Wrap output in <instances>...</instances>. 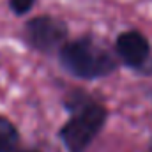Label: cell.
Instances as JSON below:
<instances>
[{
  "mask_svg": "<svg viewBox=\"0 0 152 152\" xmlns=\"http://www.w3.org/2000/svg\"><path fill=\"white\" fill-rule=\"evenodd\" d=\"M62 69L76 80L94 81L113 75L118 60L106 46L92 36L67 39L57 51Z\"/></svg>",
  "mask_w": 152,
  "mask_h": 152,
  "instance_id": "obj_1",
  "label": "cell"
},
{
  "mask_svg": "<svg viewBox=\"0 0 152 152\" xmlns=\"http://www.w3.org/2000/svg\"><path fill=\"white\" fill-rule=\"evenodd\" d=\"M69 113L71 117L58 129V140L67 152H85L104 129L108 108L92 97Z\"/></svg>",
  "mask_w": 152,
  "mask_h": 152,
  "instance_id": "obj_2",
  "label": "cell"
},
{
  "mask_svg": "<svg viewBox=\"0 0 152 152\" xmlns=\"http://www.w3.org/2000/svg\"><path fill=\"white\" fill-rule=\"evenodd\" d=\"M21 39L30 50L42 55H53L69 39V27L58 16L37 14L25 21Z\"/></svg>",
  "mask_w": 152,
  "mask_h": 152,
  "instance_id": "obj_3",
  "label": "cell"
},
{
  "mask_svg": "<svg viewBox=\"0 0 152 152\" xmlns=\"http://www.w3.org/2000/svg\"><path fill=\"white\" fill-rule=\"evenodd\" d=\"M113 53L118 62L133 71L145 69L152 55V46L147 36L136 28L120 32L113 42Z\"/></svg>",
  "mask_w": 152,
  "mask_h": 152,
  "instance_id": "obj_4",
  "label": "cell"
},
{
  "mask_svg": "<svg viewBox=\"0 0 152 152\" xmlns=\"http://www.w3.org/2000/svg\"><path fill=\"white\" fill-rule=\"evenodd\" d=\"M20 147V131L7 118L0 115V152H14Z\"/></svg>",
  "mask_w": 152,
  "mask_h": 152,
  "instance_id": "obj_5",
  "label": "cell"
},
{
  "mask_svg": "<svg viewBox=\"0 0 152 152\" xmlns=\"http://www.w3.org/2000/svg\"><path fill=\"white\" fill-rule=\"evenodd\" d=\"M37 4V0H7V5L11 9V12L14 16H25L28 14L34 5Z\"/></svg>",
  "mask_w": 152,
  "mask_h": 152,
  "instance_id": "obj_6",
  "label": "cell"
},
{
  "mask_svg": "<svg viewBox=\"0 0 152 152\" xmlns=\"http://www.w3.org/2000/svg\"><path fill=\"white\" fill-rule=\"evenodd\" d=\"M145 152H152V138H151V142H149V145H147V149H145Z\"/></svg>",
  "mask_w": 152,
  "mask_h": 152,
  "instance_id": "obj_7",
  "label": "cell"
},
{
  "mask_svg": "<svg viewBox=\"0 0 152 152\" xmlns=\"http://www.w3.org/2000/svg\"><path fill=\"white\" fill-rule=\"evenodd\" d=\"M14 152H39V151H34V149H25V151H20V149H18V151H14Z\"/></svg>",
  "mask_w": 152,
  "mask_h": 152,
  "instance_id": "obj_8",
  "label": "cell"
},
{
  "mask_svg": "<svg viewBox=\"0 0 152 152\" xmlns=\"http://www.w3.org/2000/svg\"><path fill=\"white\" fill-rule=\"evenodd\" d=\"M147 73H151L152 75V60H149V69H147Z\"/></svg>",
  "mask_w": 152,
  "mask_h": 152,
  "instance_id": "obj_9",
  "label": "cell"
}]
</instances>
